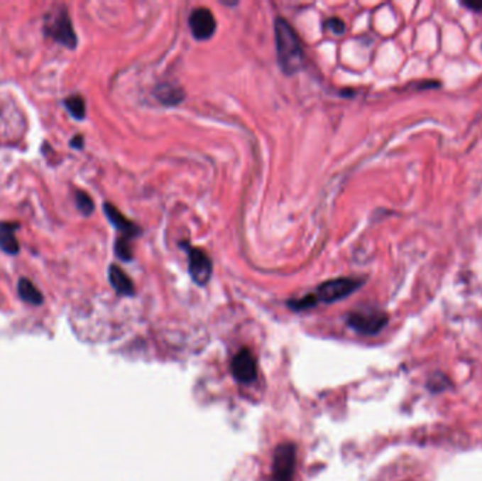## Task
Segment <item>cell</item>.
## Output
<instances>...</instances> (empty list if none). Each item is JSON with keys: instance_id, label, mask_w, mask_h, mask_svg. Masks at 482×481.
Segmentation results:
<instances>
[{"instance_id": "1", "label": "cell", "mask_w": 482, "mask_h": 481, "mask_svg": "<svg viewBox=\"0 0 482 481\" xmlns=\"http://www.w3.org/2000/svg\"><path fill=\"white\" fill-rule=\"evenodd\" d=\"M274 30L278 64L287 75H293L302 68L305 61L302 43L293 27L283 17L275 20Z\"/></svg>"}, {"instance_id": "2", "label": "cell", "mask_w": 482, "mask_h": 481, "mask_svg": "<svg viewBox=\"0 0 482 481\" xmlns=\"http://www.w3.org/2000/svg\"><path fill=\"white\" fill-rule=\"evenodd\" d=\"M44 33L67 48L74 50L78 44V38H77L71 17L65 7L55 10L47 17L45 24H44Z\"/></svg>"}, {"instance_id": "3", "label": "cell", "mask_w": 482, "mask_h": 481, "mask_svg": "<svg viewBox=\"0 0 482 481\" xmlns=\"http://www.w3.org/2000/svg\"><path fill=\"white\" fill-rule=\"evenodd\" d=\"M388 323V315L380 309H360L347 316V325L360 335L380 333Z\"/></svg>"}, {"instance_id": "4", "label": "cell", "mask_w": 482, "mask_h": 481, "mask_svg": "<svg viewBox=\"0 0 482 481\" xmlns=\"http://www.w3.org/2000/svg\"><path fill=\"white\" fill-rule=\"evenodd\" d=\"M363 284H364V280L361 279H353V277L334 279L319 286L314 295L317 296L319 302L333 303V302H337V301H341L350 296L353 292L361 288Z\"/></svg>"}, {"instance_id": "5", "label": "cell", "mask_w": 482, "mask_h": 481, "mask_svg": "<svg viewBox=\"0 0 482 481\" xmlns=\"http://www.w3.org/2000/svg\"><path fill=\"white\" fill-rule=\"evenodd\" d=\"M296 468V448L293 443L277 446L273 459V481H293Z\"/></svg>"}, {"instance_id": "6", "label": "cell", "mask_w": 482, "mask_h": 481, "mask_svg": "<svg viewBox=\"0 0 482 481\" xmlns=\"http://www.w3.org/2000/svg\"><path fill=\"white\" fill-rule=\"evenodd\" d=\"M182 247H187L188 259H190V276L192 279L193 283L203 287L206 286L213 273V264L210 257L207 256L206 252H203L199 247H191L188 243H181Z\"/></svg>"}, {"instance_id": "7", "label": "cell", "mask_w": 482, "mask_h": 481, "mask_svg": "<svg viewBox=\"0 0 482 481\" xmlns=\"http://www.w3.org/2000/svg\"><path fill=\"white\" fill-rule=\"evenodd\" d=\"M231 374L241 384H250L257 379V362L248 349H241L231 360Z\"/></svg>"}, {"instance_id": "8", "label": "cell", "mask_w": 482, "mask_h": 481, "mask_svg": "<svg viewBox=\"0 0 482 481\" xmlns=\"http://www.w3.org/2000/svg\"><path fill=\"white\" fill-rule=\"evenodd\" d=\"M216 27H217V24H216L214 16L209 9L197 7L191 13L190 28H191L192 36L196 40L203 41V40L210 38L214 34Z\"/></svg>"}, {"instance_id": "9", "label": "cell", "mask_w": 482, "mask_h": 481, "mask_svg": "<svg viewBox=\"0 0 482 481\" xmlns=\"http://www.w3.org/2000/svg\"><path fill=\"white\" fill-rule=\"evenodd\" d=\"M103 210H104V215L106 217L109 219V222L121 233V237H126V239H134L137 237L141 230L140 227L133 223L130 219H127L114 205H111L110 202H106L103 205Z\"/></svg>"}, {"instance_id": "10", "label": "cell", "mask_w": 482, "mask_h": 481, "mask_svg": "<svg viewBox=\"0 0 482 481\" xmlns=\"http://www.w3.org/2000/svg\"><path fill=\"white\" fill-rule=\"evenodd\" d=\"M109 281L119 295L133 296L136 292L131 279L117 264H111L109 267Z\"/></svg>"}, {"instance_id": "11", "label": "cell", "mask_w": 482, "mask_h": 481, "mask_svg": "<svg viewBox=\"0 0 482 481\" xmlns=\"http://www.w3.org/2000/svg\"><path fill=\"white\" fill-rule=\"evenodd\" d=\"M154 95L158 99L160 103L165 106H177L185 99V92L182 88L172 82H163L155 87Z\"/></svg>"}, {"instance_id": "12", "label": "cell", "mask_w": 482, "mask_h": 481, "mask_svg": "<svg viewBox=\"0 0 482 481\" xmlns=\"http://www.w3.org/2000/svg\"><path fill=\"white\" fill-rule=\"evenodd\" d=\"M18 229L17 223L1 222L0 223V250L7 254H17L20 252V244L16 239V230Z\"/></svg>"}, {"instance_id": "13", "label": "cell", "mask_w": 482, "mask_h": 481, "mask_svg": "<svg viewBox=\"0 0 482 481\" xmlns=\"http://www.w3.org/2000/svg\"><path fill=\"white\" fill-rule=\"evenodd\" d=\"M17 291H18L20 298H21L24 302H27V303H31V305H41L43 301H44V296H43V293L40 292V289L37 288L28 279H21V280L18 281Z\"/></svg>"}, {"instance_id": "14", "label": "cell", "mask_w": 482, "mask_h": 481, "mask_svg": "<svg viewBox=\"0 0 482 481\" xmlns=\"http://www.w3.org/2000/svg\"><path fill=\"white\" fill-rule=\"evenodd\" d=\"M64 106L67 107V110L70 112V114L77 119V120H82L87 116V104H85V99L81 95H72L68 97L64 100Z\"/></svg>"}, {"instance_id": "15", "label": "cell", "mask_w": 482, "mask_h": 481, "mask_svg": "<svg viewBox=\"0 0 482 481\" xmlns=\"http://www.w3.org/2000/svg\"><path fill=\"white\" fill-rule=\"evenodd\" d=\"M114 253L120 260L131 261L133 260V249H131V244H130V239L120 236L114 243Z\"/></svg>"}, {"instance_id": "16", "label": "cell", "mask_w": 482, "mask_h": 481, "mask_svg": "<svg viewBox=\"0 0 482 481\" xmlns=\"http://www.w3.org/2000/svg\"><path fill=\"white\" fill-rule=\"evenodd\" d=\"M75 202H77L78 209L85 216H89L95 210V203H94L92 198L88 193H84V191H77L75 193Z\"/></svg>"}, {"instance_id": "17", "label": "cell", "mask_w": 482, "mask_h": 481, "mask_svg": "<svg viewBox=\"0 0 482 481\" xmlns=\"http://www.w3.org/2000/svg\"><path fill=\"white\" fill-rule=\"evenodd\" d=\"M317 296L314 293H307L299 299H292L288 302V306L293 310H305L317 305Z\"/></svg>"}, {"instance_id": "18", "label": "cell", "mask_w": 482, "mask_h": 481, "mask_svg": "<svg viewBox=\"0 0 482 481\" xmlns=\"http://www.w3.org/2000/svg\"><path fill=\"white\" fill-rule=\"evenodd\" d=\"M324 27L329 28L333 34L336 36H343L346 33V24L341 18L339 17H332V18H327L326 23H324Z\"/></svg>"}, {"instance_id": "19", "label": "cell", "mask_w": 482, "mask_h": 481, "mask_svg": "<svg viewBox=\"0 0 482 481\" xmlns=\"http://www.w3.org/2000/svg\"><path fill=\"white\" fill-rule=\"evenodd\" d=\"M461 4L464 6V7H467L469 10H473V11H476V13H480V11H482V1H461Z\"/></svg>"}, {"instance_id": "20", "label": "cell", "mask_w": 482, "mask_h": 481, "mask_svg": "<svg viewBox=\"0 0 482 481\" xmlns=\"http://www.w3.org/2000/svg\"><path fill=\"white\" fill-rule=\"evenodd\" d=\"M70 144H71V147L72 148H78V150H81L82 147H84V144H85V140H84V137L81 136V134H77L71 141H70Z\"/></svg>"}]
</instances>
